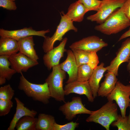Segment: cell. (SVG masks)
<instances>
[{
  "mask_svg": "<svg viewBox=\"0 0 130 130\" xmlns=\"http://www.w3.org/2000/svg\"><path fill=\"white\" fill-rule=\"evenodd\" d=\"M130 26V21L121 8L116 10L103 23L96 26L95 29L108 35L116 34Z\"/></svg>",
  "mask_w": 130,
  "mask_h": 130,
  "instance_id": "obj_1",
  "label": "cell"
},
{
  "mask_svg": "<svg viewBox=\"0 0 130 130\" xmlns=\"http://www.w3.org/2000/svg\"><path fill=\"white\" fill-rule=\"evenodd\" d=\"M18 88L24 91L28 97L33 100L41 102L45 104L49 103L51 97L47 84L32 83L28 81L24 77L22 73H20Z\"/></svg>",
  "mask_w": 130,
  "mask_h": 130,
  "instance_id": "obj_2",
  "label": "cell"
},
{
  "mask_svg": "<svg viewBox=\"0 0 130 130\" xmlns=\"http://www.w3.org/2000/svg\"><path fill=\"white\" fill-rule=\"evenodd\" d=\"M118 115L117 104L113 101H108L99 109L92 111L86 121L99 124L109 130L110 124L116 120Z\"/></svg>",
  "mask_w": 130,
  "mask_h": 130,
  "instance_id": "obj_3",
  "label": "cell"
},
{
  "mask_svg": "<svg viewBox=\"0 0 130 130\" xmlns=\"http://www.w3.org/2000/svg\"><path fill=\"white\" fill-rule=\"evenodd\" d=\"M52 69L45 82L48 84L51 97L57 101L65 102L63 82L66 78V72L61 69L59 65L53 66Z\"/></svg>",
  "mask_w": 130,
  "mask_h": 130,
  "instance_id": "obj_4",
  "label": "cell"
},
{
  "mask_svg": "<svg viewBox=\"0 0 130 130\" xmlns=\"http://www.w3.org/2000/svg\"><path fill=\"white\" fill-rule=\"evenodd\" d=\"M61 13L63 15L61 14L60 21L55 32L51 37L46 36L44 38L42 47L45 53L54 48V44L56 41H61L63 36L68 31L73 30L75 32L78 31V29L73 25V22L66 16L63 11Z\"/></svg>",
  "mask_w": 130,
  "mask_h": 130,
  "instance_id": "obj_5",
  "label": "cell"
},
{
  "mask_svg": "<svg viewBox=\"0 0 130 130\" xmlns=\"http://www.w3.org/2000/svg\"><path fill=\"white\" fill-rule=\"evenodd\" d=\"M130 97V84L125 85L117 81L115 88L107 98L108 101H116L120 108L121 115L124 117L126 109L129 106Z\"/></svg>",
  "mask_w": 130,
  "mask_h": 130,
  "instance_id": "obj_6",
  "label": "cell"
},
{
  "mask_svg": "<svg viewBox=\"0 0 130 130\" xmlns=\"http://www.w3.org/2000/svg\"><path fill=\"white\" fill-rule=\"evenodd\" d=\"M102 3L99 10L88 16L87 20L101 24L116 10L121 7L126 0H101Z\"/></svg>",
  "mask_w": 130,
  "mask_h": 130,
  "instance_id": "obj_7",
  "label": "cell"
},
{
  "mask_svg": "<svg viewBox=\"0 0 130 130\" xmlns=\"http://www.w3.org/2000/svg\"><path fill=\"white\" fill-rule=\"evenodd\" d=\"M59 110L62 112L66 119L68 121L72 120L78 114L90 115L92 111L85 107L82 103L81 98L78 97H73L71 101L65 102L59 107Z\"/></svg>",
  "mask_w": 130,
  "mask_h": 130,
  "instance_id": "obj_8",
  "label": "cell"
},
{
  "mask_svg": "<svg viewBox=\"0 0 130 130\" xmlns=\"http://www.w3.org/2000/svg\"><path fill=\"white\" fill-rule=\"evenodd\" d=\"M108 46V44L102 39L97 36L92 35L74 42L69 46V47L71 49H79L97 52Z\"/></svg>",
  "mask_w": 130,
  "mask_h": 130,
  "instance_id": "obj_9",
  "label": "cell"
},
{
  "mask_svg": "<svg viewBox=\"0 0 130 130\" xmlns=\"http://www.w3.org/2000/svg\"><path fill=\"white\" fill-rule=\"evenodd\" d=\"M130 57V38L122 42L121 47L116 53V57L106 67L107 72H111L118 75V70L120 65L125 62H128Z\"/></svg>",
  "mask_w": 130,
  "mask_h": 130,
  "instance_id": "obj_10",
  "label": "cell"
},
{
  "mask_svg": "<svg viewBox=\"0 0 130 130\" xmlns=\"http://www.w3.org/2000/svg\"><path fill=\"white\" fill-rule=\"evenodd\" d=\"M67 40L66 37L64 38L58 46L44 55L43 57L44 64L48 70L59 64L60 60L63 57L64 52L66 51L65 47Z\"/></svg>",
  "mask_w": 130,
  "mask_h": 130,
  "instance_id": "obj_11",
  "label": "cell"
},
{
  "mask_svg": "<svg viewBox=\"0 0 130 130\" xmlns=\"http://www.w3.org/2000/svg\"><path fill=\"white\" fill-rule=\"evenodd\" d=\"M8 59L11 68L18 73L26 72L29 68L39 64L38 61L32 59L19 52L9 56Z\"/></svg>",
  "mask_w": 130,
  "mask_h": 130,
  "instance_id": "obj_12",
  "label": "cell"
},
{
  "mask_svg": "<svg viewBox=\"0 0 130 130\" xmlns=\"http://www.w3.org/2000/svg\"><path fill=\"white\" fill-rule=\"evenodd\" d=\"M65 95L72 93L85 95L88 101L92 102L94 100L91 90L88 81H79L77 80L67 84L64 87Z\"/></svg>",
  "mask_w": 130,
  "mask_h": 130,
  "instance_id": "obj_13",
  "label": "cell"
},
{
  "mask_svg": "<svg viewBox=\"0 0 130 130\" xmlns=\"http://www.w3.org/2000/svg\"><path fill=\"white\" fill-rule=\"evenodd\" d=\"M50 31L49 29L36 31L32 27L10 31L2 28L0 29V37L11 38L18 41L21 39L34 35L40 36L44 38L46 36V34Z\"/></svg>",
  "mask_w": 130,
  "mask_h": 130,
  "instance_id": "obj_14",
  "label": "cell"
},
{
  "mask_svg": "<svg viewBox=\"0 0 130 130\" xmlns=\"http://www.w3.org/2000/svg\"><path fill=\"white\" fill-rule=\"evenodd\" d=\"M66 52L67 57L66 59L59 65L61 69L68 75V79L66 82L67 84L77 80L78 67L72 50H66Z\"/></svg>",
  "mask_w": 130,
  "mask_h": 130,
  "instance_id": "obj_15",
  "label": "cell"
},
{
  "mask_svg": "<svg viewBox=\"0 0 130 130\" xmlns=\"http://www.w3.org/2000/svg\"><path fill=\"white\" fill-rule=\"evenodd\" d=\"M71 50L75 56L78 67L87 64L94 69L98 66L99 61L96 52H89L79 49Z\"/></svg>",
  "mask_w": 130,
  "mask_h": 130,
  "instance_id": "obj_16",
  "label": "cell"
},
{
  "mask_svg": "<svg viewBox=\"0 0 130 130\" xmlns=\"http://www.w3.org/2000/svg\"><path fill=\"white\" fill-rule=\"evenodd\" d=\"M14 99L16 103V111L7 130H15L16 123L22 117L26 116L35 117L37 114L36 111L30 110L25 107L24 104L18 98L15 97Z\"/></svg>",
  "mask_w": 130,
  "mask_h": 130,
  "instance_id": "obj_17",
  "label": "cell"
},
{
  "mask_svg": "<svg viewBox=\"0 0 130 130\" xmlns=\"http://www.w3.org/2000/svg\"><path fill=\"white\" fill-rule=\"evenodd\" d=\"M18 41L19 52L38 61L39 58L34 48L35 44L32 36L21 39Z\"/></svg>",
  "mask_w": 130,
  "mask_h": 130,
  "instance_id": "obj_18",
  "label": "cell"
},
{
  "mask_svg": "<svg viewBox=\"0 0 130 130\" xmlns=\"http://www.w3.org/2000/svg\"><path fill=\"white\" fill-rule=\"evenodd\" d=\"M105 75L104 81L101 83L98 91V96L102 97H107L115 87L118 81L117 76L111 72H107Z\"/></svg>",
  "mask_w": 130,
  "mask_h": 130,
  "instance_id": "obj_19",
  "label": "cell"
},
{
  "mask_svg": "<svg viewBox=\"0 0 130 130\" xmlns=\"http://www.w3.org/2000/svg\"><path fill=\"white\" fill-rule=\"evenodd\" d=\"M104 64L103 62L98 65L94 70L93 72L88 80L94 98L98 96L97 92L100 86L99 83L104 72L107 71L106 67H104Z\"/></svg>",
  "mask_w": 130,
  "mask_h": 130,
  "instance_id": "obj_20",
  "label": "cell"
},
{
  "mask_svg": "<svg viewBox=\"0 0 130 130\" xmlns=\"http://www.w3.org/2000/svg\"><path fill=\"white\" fill-rule=\"evenodd\" d=\"M19 51L18 41L12 38L1 37L0 56L9 57Z\"/></svg>",
  "mask_w": 130,
  "mask_h": 130,
  "instance_id": "obj_21",
  "label": "cell"
},
{
  "mask_svg": "<svg viewBox=\"0 0 130 130\" xmlns=\"http://www.w3.org/2000/svg\"><path fill=\"white\" fill-rule=\"evenodd\" d=\"M87 12L83 5L77 1L70 5L65 14L73 22H81Z\"/></svg>",
  "mask_w": 130,
  "mask_h": 130,
  "instance_id": "obj_22",
  "label": "cell"
},
{
  "mask_svg": "<svg viewBox=\"0 0 130 130\" xmlns=\"http://www.w3.org/2000/svg\"><path fill=\"white\" fill-rule=\"evenodd\" d=\"M9 56H0V85L5 84L6 80H10L13 76L16 73L13 69L10 68Z\"/></svg>",
  "mask_w": 130,
  "mask_h": 130,
  "instance_id": "obj_23",
  "label": "cell"
},
{
  "mask_svg": "<svg viewBox=\"0 0 130 130\" xmlns=\"http://www.w3.org/2000/svg\"><path fill=\"white\" fill-rule=\"evenodd\" d=\"M55 122L53 116L40 113L36 125V130H53V125Z\"/></svg>",
  "mask_w": 130,
  "mask_h": 130,
  "instance_id": "obj_24",
  "label": "cell"
},
{
  "mask_svg": "<svg viewBox=\"0 0 130 130\" xmlns=\"http://www.w3.org/2000/svg\"><path fill=\"white\" fill-rule=\"evenodd\" d=\"M37 118L26 116L20 119L16 123L15 128L17 130H36Z\"/></svg>",
  "mask_w": 130,
  "mask_h": 130,
  "instance_id": "obj_25",
  "label": "cell"
},
{
  "mask_svg": "<svg viewBox=\"0 0 130 130\" xmlns=\"http://www.w3.org/2000/svg\"><path fill=\"white\" fill-rule=\"evenodd\" d=\"M94 70L87 64L83 65L78 67L77 80L79 81H88Z\"/></svg>",
  "mask_w": 130,
  "mask_h": 130,
  "instance_id": "obj_26",
  "label": "cell"
},
{
  "mask_svg": "<svg viewBox=\"0 0 130 130\" xmlns=\"http://www.w3.org/2000/svg\"><path fill=\"white\" fill-rule=\"evenodd\" d=\"M111 124L112 126L117 127L118 130H130V121L128 116L123 117L118 115L116 120Z\"/></svg>",
  "mask_w": 130,
  "mask_h": 130,
  "instance_id": "obj_27",
  "label": "cell"
},
{
  "mask_svg": "<svg viewBox=\"0 0 130 130\" xmlns=\"http://www.w3.org/2000/svg\"><path fill=\"white\" fill-rule=\"evenodd\" d=\"M78 1L83 5L87 12L91 11H98L102 3L101 0H78Z\"/></svg>",
  "mask_w": 130,
  "mask_h": 130,
  "instance_id": "obj_28",
  "label": "cell"
},
{
  "mask_svg": "<svg viewBox=\"0 0 130 130\" xmlns=\"http://www.w3.org/2000/svg\"><path fill=\"white\" fill-rule=\"evenodd\" d=\"M14 95V91L10 84L0 88V99L11 100Z\"/></svg>",
  "mask_w": 130,
  "mask_h": 130,
  "instance_id": "obj_29",
  "label": "cell"
},
{
  "mask_svg": "<svg viewBox=\"0 0 130 130\" xmlns=\"http://www.w3.org/2000/svg\"><path fill=\"white\" fill-rule=\"evenodd\" d=\"M13 104L11 100L0 99V116H4L8 114Z\"/></svg>",
  "mask_w": 130,
  "mask_h": 130,
  "instance_id": "obj_30",
  "label": "cell"
},
{
  "mask_svg": "<svg viewBox=\"0 0 130 130\" xmlns=\"http://www.w3.org/2000/svg\"><path fill=\"white\" fill-rule=\"evenodd\" d=\"M79 123L73 121L63 125L58 124L55 122L53 127V130H74L78 127Z\"/></svg>",
  "mask_w": 130,
  "mask_h": 130,
  "instance_id": "obj_31",
  "label": "cell"
},
{
  "mask_svg": "<svg viewBox=\"0 0 130 130\" xmlns=\"http://www.w3.org/2000/svg\"><path fill=\"white\" fill-rule=\"evenodd\" d=\"M0 6L9 10H15L17 8L15 2L12 0H0Z\"/></svg>",
  "mask_w": 130,
  "mask_h": 130,
  "instance_id": "obj_32",
  "label": "cell"
},
{
  "mask_svg": "<svg viewBox=\"0 0 130 130\" xmlns=\"http://www.w3.org/2000/svg\"><path fill=\"white\" fill-rule=\"evenodd\" d=\"M120 8L126 17L130 21V0H126Z\"/></svg>",
  "mask_w": 130,
  "mask_h": 130,
  "instance_id": "obj_33",
  "label": "cell"
},
{
  "mask_svg": "<svg viewBox=\"0 0 130 130\" xmlns=\"http://www.w3.org/2000/svg\"><path fill=\"white\" fill-rule=\"evenodd\" d=\"M130 37V27L127 31L121 36L118 39V41H119L123 39Z\"/></svg>",
  "mask_w": 130,
  "mask_h": 130,
  "instance_id": "obj_34",
  "label": "cell"
},
{
  "mask_svg": "<svg viewBox=\"0 0 130 130\" xmlns=\"http://www.w3.org/2000/svg\"><path fill=\"white\" fill-rule=\"evenodd\" d=\"M127 66V69L130 75V57Z\"/></svg>",
  "mask_w": 130,
  "mask_h": 130,
  "instance_id": "obj_35",
  "label": "cell"
},
{
  "mask_svg": "<svg viewBox=\"0 0 130 130\" xmlns=\"http://www.w3.org/2000/svg\"><path fill=\"white\" fill-rule=\"evenodd\" d=\"M129 106L130 107V102ZM128 117H129V120L130 121V111L129 114V116H128Z\"/></svg>",
  "mask_w": 130,
  "mask_h": 130,
  "instance_id": "obj_36",
  "label": "cell"
},
{
  "mask_svg": "<svg viewBox=\"0 0 130 130\" xmlns=\"http://www.w3.org/2000/svg\"><path fill=\"white\" fill-rule=\"evenodd\" d=\"M12 0L13 1H14L15 0Z\"/></svg>",
  "mask_w": 130,
  "mask_h": 130,
  "instance_id": "obj_37",
  "label": "cell"
}]
</instances>
